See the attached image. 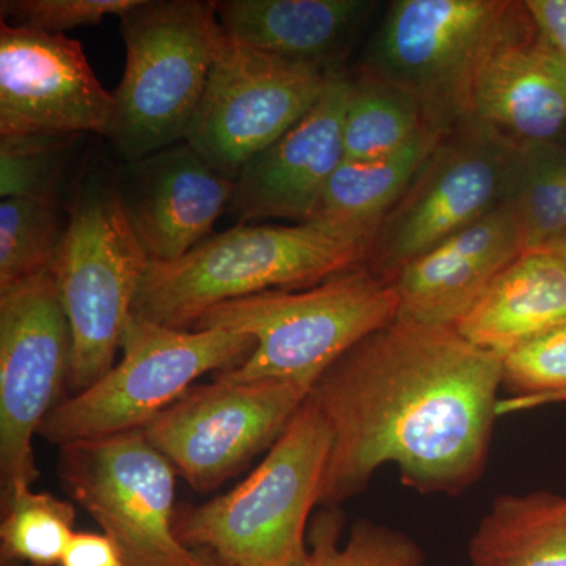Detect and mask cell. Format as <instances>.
<instances>
[{
	"label": "cell",
	"mask_w": 566,
	"mask_h": 566,
	"mask_svg": "<svg viewBox=\"0 0 566 566\" xmlns=\"http://www.w3.org/2000/svg\"><path fill=\"white\" fill-rule=\"evenodd\" d=\"M501 389L502 357L457 326L397 318L368 335L311 392L333 434L319 505L386 464L420 494L463 493L485 471Z\"/></svg>",
	"instance_id": "6da1fadb"
},
{
	"label": "cell",
	"mask_w": 566,
	"mask_h": 566,
	"mask_svg": "<svg viewBox=\"0 0 566 566\" xmlns=\"http://www.w3.org/2000/svg\"><path fill=\"white\" fill-rule=\"evenodd\" d=\"M381 221L314 218L292 226H234L175 262L148 263L132 314L192 329L227 301L314 286L367 263Z\"/></svg>",
	"instance_id": "7a4b0ae2"
},
{
	"label": "cell",
	"mask_w": 566,
	"mask_h": 566,
	"mask_svg": "<svg viewBox=\"0 0 566 566\" xmlns=\"http://www.w3.org/2000/svg\"><path fill=\"white\" fill-rule=\"evenodd\" d=\"M397 316L392 279L363 264L307 289L227 301L200 316L192 329L233 331L255 340L243 363L216 378L301 382L314 389L340 357Z\"/></svg>",
	"instance_id": "3957f363"
},
{
	"label": "cell",
	"mask_w": 566,
	"mask_h": 566,
	"mask_svg": "<svg viewBox=\"0 0 566 566\" xmlns=\"http://www.w3.org/2000/svg\"><path fill=\"white\" fill-rule=\"evenodd\" d=\"M333 434L312 395L262 463L202 505L178 506L175 535L218 566H301L308 517L319 505Z\"/></svg>",
	"instance_id": "277c9868"
},
{
	"label": "cell",
	"mask_w": 566,
	"mask_h": 566,
	"mask_svg": "<svg viewBox=\"0 0 566 566\" xmlns=\"http://www.w3.org/2000/svg\"><path fill=\"white\" fill-rule=\"evenodd\" d=\"M120 24L126 65L106 139L133 163L186 140L223 31L202 0H139Z\"/></svg>",
	"instance_id": "5b68a950"
},
{
	"label": "cell",
	"mask_w": 566,
	"mask_h": 566,
	"mask_svg": "<svg viewBox=\"0 0 566 566\" xmlns=\"http://www.w3.org/2000/svg\"><path fill=\"white\" fill-rule=\"evenodd\" d=\"M148 260L123 208L115 178L88 175L71 200L54 274L69 316V389H88L114 367Z\"/></svg>",
	"instance_id": "8992f818"
},
{
	"label": "cell",
	"mask_w": 566,
	"mask_h": 566,
	"mask_svg": "<svg viewBox=\"0 0 566 566\" xmlns=\"http://www.w3.org/2000/svg\"><path fill=\"white\" fill-rule=\"evenodd\" d=\"M255 340L227 329H174L129 315L120 363L95 385L62 400L39 436L71 442L142 430L192 389L200 376L243 363Z\"/></svg>",
	"instance_id": "52a82bcc"
},
{
	"label": "cell",
	"mask_w": 566,
	"mask_h": 566,
	"mask_svg": "<svg viewBox=\"0 0 566 566\" xmlns=\"http://www.w3.org/2000/svg\"><path fill=\"white\" fill-rule=\"evenodd\" d=\"M57 476L129 566H218L175 535L177 471L140 430L62 446Z\"/></svg>",
	"instance_id": "ba28073f"
},
{
	"label": "cell",
	"mask_w": 566,
	"mask_h": 566,
	"mask_svg": "<svg viewBox=\"0 0 566 566\" xmlns=\"http://www.w3.org/2000/svg\"><path fill=\"white\" fill-rule=\"evenodd\" d=\"M516 150L476 123L461 122L450 129L382 218L365 266L392 279L501 207Z\"/></svg>",
	"instance_id": "9c48e42d"
},
{
	"label": "cell",
	"mask_w": 566,
	"mask_h": 566,
	"mask_svg": "<svg viewBox=\"0 0 566 566\" xmlns=\"http://www.w3.org/2000/svg\"><path fill=\"white\" fill-rule=\"evenodd\" d=\"M73 337L54 270L0 292V485L39 479L33 438L69 386Z\"/></svg>",
	"instance_id": "30bf717a"
},
{
	"label": "cell",
	"mask_w": 566,
	"mask_h": 566,
	"mask_svg": "<svg viewBox=\"0 0 566 566\" xmlns=\"http://www.w3.org/2000/svg\"><path fill=\"white\" fill-rule=\"evenodd\" d=\"M329 73L252 50L223 33L186 142L234 181L245 164L314 109Z\"/></svg>",
	"instance_id": "8fae6325"
},
{
	"label": "cell",
	"mask_w": 566,
	"mask_h": 566,
	"mask_svg": "<svg viewBox=\"0 0 566 566\" xmlns=\"http://www.w3.org/2000/svg\"><path fill=\"white\" fill-rule=\"evenodd\" d=\"M311 392L301 382L216 378L140 431L192 490L210 493L271 449Z\"/></svg>",
	"instance_id": "7c38bea8"
},
{
	"label": "cell",
	"mask_w": 566,
	"mask_h": 566,
	"mask_svg": "<svg viewBox=\"0 0 566 566\" xmlns=\"http://www.w3.org/2000/svg\"><path fill=\"white\" fill-rule=\"evenodd\" d=\"M506 0H395L365 55V73L415 93L436 128L465 117L476 61Z\"/></svg>",
	"instance_id": "4fadbf2b"
},
{
	"label": "cell",
	"mask_w": 566,
	"mask_h": 566,
	"mask_svg": "<svg viewBox=\"0 0 566 566\" xmlns=\"http://www.w3.org/2000/svg\"><path fill=\"white\" fill-rule=\"evenodd\" d=\"M463 122L516 148L560 144L566 132V63L524 2L506 0L476 61Z\"/></svg>",
	"instance_id": "5bb4252c"
},
{
	"label": "cell",
	"mask_w": 566,
	"mask_h": 566,
	"mask_svg": "<svg viewBox=\"0 0 566 566\" xmlns=\"http://www.w3.org/2000/svg\"><path fill=\"white\" fill-rule=\"evenodd\" d=\"M112 112L80 41L0 22V137H106Z\"/></svg>",
	"instance_id": "9a60e30c"
},
{
	"label": "cell",
	"mask_w": 566,
	"mask_h": 566,
	"mask_svg": "<svg viewBox=\"0 0 566 566\" xmlns=\"http://www.w3.org/2000/svg\"><path fill=\"white\" fill-rule=\"evenodd\" d=\"M352 76L334 70L314 109L285 136L251 159L227 211L237 226L270 219H314L327 182L344 163V122Z\"/></svg>",
	"instance_id": "2e32d148"
},
{
	"label": "cell",
	"mask_w": 566,
	"mask_h": 566,
	"mask_svg": "<svg viewBox=\"0 0 566 566\" xmlns=\"http://www.w3.org/2000/svg\"><path fill=\"white\" fill-rule=\"evenodd\" d=\"M115 182L148 263L175 262L210 238L234 189L186 140L126 163Z\"/></svg>",
	"instance_id": "e0dca14e"
},
{
	"label": "cell",
	"mask_w": 566,
	"mask_h": 566,
	"mask_svg": "<svg viewBox=\"0 0 566 566\" xmlns=\"http://www.w3.org/2000/svg\"><path fill=\"white\" fill-rule=\"evenodd\" d=\"M523 252L515 214L502 203L394 275L397 318L458 326Z\"/></svg>",
	"instance_id": "ac0fdd59"
},
{
	"label": "cell",
	"mask_w": 566,
	"mask_h": 566,
	"mask_svg": "<svg viewBox=\"0 0 566 566\" xmlns=\"http://www.w3.org/2000/svg\"><path fill=\"white\" fill-rule=\"evenodd\" d=\"M229 39L252 50L338 70L342 54L374 10L367 0H221L212 2Z\"/></svg>",
	"instance_id": "d6986e66"
},
{
	"label": "cell",
	"mask_w": 566,
	"mask_h": 566,
	"mask_svg": "<svg viewBox=\"0 0 566 566\" xmlns=\"http://www.w3.org/2000/svg\"><path fill=\"white\" fill-rule=\"evenodd\" d=\"M566 324V263L554 253L526 251L495 279L458 323L472 344L504 359L520 346Z\"/></svg>",
	"instance_id": "ffe728a7"
},
{
	"label": "cell",
	"mask_w": 566,
	"mask_h": 566,
	"mask_svg": "<svg viewBox=\"0 0 566 566\" xmlns=\"http://www.w3.org/2000/svg\"><path fill=\"white\" fill-rule=\"evenodd\" d=\"M469 566H566V495L502 494L480 521Z\"/></svg>",
	"instance_id": "44dd1931"
},
{
	"label": "cell",
	"mask_w": 566,
	"mask_h": 566,
	"mask_svg": "<svg viewBox=\"0 0 566 566\" xmlns=\"http://www.w3.org/2000/svg\"><path fill=\"white\" fill-rule=\"evenodd\" d=\"M447 133L427 126L400 150L365 161L344 159L327 182L315 218L357 221L385 218Z\"/></svg>",
	"instance_id": "7402d4cb"
},
{
	"label": "cell",
	"mask_w": 566,
	"mask_h": 566,
	"mask_svg": "<svg viewBox=\"0 0 566 566\" xmlns=\"http://www.w3.org/2000/svg\"><path fill=\"white\" fill-rule=\"evenodd\" d=\"M427 126L433 125L415 93L365 71L352 77L344 122L346 161H365L400 150Z\"/></svg>",
	"instance_id": "603a6c76"
},
{
	"label": "cell",
	"mask_w": 566,
	"mask_h": 566,
	"mask_svg": "<svg viewBox=\"0 0 566 566\" xmlns=\"http://www.w3.org/2000/svg\"><path fill=\"white\" fill-rule=\"evenodd\" d=\"M505 205L515 214L526 251L545 249L566 234V148H517Z\"/></svg>",
	"instance_id": "cb8c5ba5"
},
{
	"label": "cell",
	"mask_w": 566,
	"mask_h": 566,
	"mask_svg": "<svg viewBox=\"0 0 566 566\" xmlns=\"http://www.w3.org/2000/svg\"><path fill=\"white\" fill-rule=\"evenodd\" d=\"M76 510L69 501L21 485L2 495V562L32 566L61 565L69 547Z\"/></svg>",
	"instance_id": "d4e9b609"
},
{
	"label": "cell",
	"mask_w": 566,
	"mask_h": 566,
	"mask_svg": "<svg viewBox=\"0 0 566 566\" xmlns=\"http://www.w3.org/2000/svg\"><path fill=\"white\" fill-rule=\"evenodd\" d=\"M344 515L326 506L308 526L307 557L301 566H423L424 554L405 532L357 521L348 542L340 546Z\"/></svg>",
	"instance_id": "484cf974"
},
{
	"label": "cell",
	"mask_w": 566,
	"mask_h": 566,
	"mask_svg": "<svg viewBox=\"0 0 566 566\" xmlns=\"http://www.w3.org/2000/svg\"><path fill=\"white\" fill-rule=\"evenodd\" d=\"M65 229L52 200L0 203V292L54 270Z\"/></svg>",
	"instance_id": "4316f807"
},
{
	"label": "cell",
	"mask_w": 566,
	"mask_h": 566,
	"mask_svg": "<svg viewBox=\"0 0 566 566\" xmlns=\"http://www.w3.org/2000/svg\"><path fill=\"white\" fill-rule=\"evenodd\" d=\"M502 389L513 398L501 401L499 416L566 401V324L502 359Z\"/></svg>",
	"instance_id": "83f0119b"
},
{
	"label": "cell",
	"mask_w": 566,
	"mask_h": 566,
	"mask_svg": "<svg viewBox=\"0 0 566 566\" xmlns=\"http://www.w3.org/2000/svg\"><path fill=\"white\" fill-rule=\"evenodd\" d=\"M80 137H0V196L57 202V189L70 150Z\"/></svg>",
	"instance_id": "f1b7e54d"
},
{
	"label": "cell",
	"mask_w": 566,
	"mask_h": 566,
	"mask_svg": "<svg viewBox=\"0 0 566 566\" xmlns=\"http://www.w3.org/2000/svg\"><path fill=\"white\" fill-rule=\"evenodd\" d=\"M139 0H2V22L13 28L65 35L81 25H95L103 18H122Z\"/></svg>",
	"instance_id": "f546056e"
},
{
	"label": "cell",
	"mask_w": 566,
	"mask_h": 566,
	"mask_svg": "<svg viewBox=\"0 0 566 566\" xmlns=\"http://www.w3.org/2000/svg\"><path fill=\"white\" fill-rule=\"evenodd\" d=\"M61 566H129L122 551L106 534L76 532L61 562Z\"/></svg>",
	"instance_id": "4dcf8cb0"
},
{
	"label": "cell",
	"mask_w": 566,
	"mask_h": 566,
	"mask_svg": "<svg viewBox=\"0 0 566 566\" xmlns=\"http://www.w3.org/2000/svg\"><path fill=\"white\" fill-rule=\"evenodd\" d=\"M536 24L566 63V0H526Z\"/></svg>",
	"instance_id": "1f68e13d"
},
{
	"label": "cell",
	"mask_w": 566,
	"mask_h": 566,
	"mask_svg": "<svg viewBox=\"0 0 566 566\" xmlns=\"http://www.w3.org/2000/svg\"><path fill=\"white\" fill-rule=\"evenodd\" d=\"M543 251L554 253L557 259H560L562 262L566 263V234H564L562 238H558V240L554 241V243L546 245Z\"/></svg>",
	"instance_id": "d6a6232c"
},
{
	"label": "cell",
	"mask_w": 566,
	"mask_h": 566,
	"mask_svg": "<svg viewBox=\"0 0 566 566\" xmlns=\"http://www.w3.org/2000/svg\"><path fill=\"white\" fill-rule=\"evenodd\" d=\"M2 566H20V565L9 564V562H2Z\"/></svg>",
	"instance_id": "836d02e7"
}]
</instances>
